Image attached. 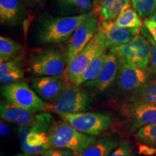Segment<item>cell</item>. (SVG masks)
Instances as JSON below:
<instances>
[{"label":"cell","instance_id":"cell-1","mask_svg":"<svg viewBox=\"0 0 156 156\" xmlns=\"http://www.w3.org/2000/svg\"><path fill=\"white\" fill-rule=\"evenodd\" d=\"M48 137L51 148L69 150L75 156L80 155L96 140L79 132L64 120L53 122L48 131Z\"/></svg>","mask_w":156,"mask_h":156},{"label":"cell","instance_id":"cell-2","mask_svg":"<svg viewBox=\"0 0 156 156\" xmlns=\"http://www.w3.org/2000/svg\"><path fill=\"white\" fill-rule=\"evenodd\" d=\"M53 122L49 113L44 112L37 114L33 125L19 128V141L23 153L38 155L51 148L48 131Z\"/></svg>","mask_w":156,"mask_h":156},{"label":"cell","instance_id":"cell-3","mask_svg":"<svg viewBox=\"0 0 156 156\" xmlns=\"http://www.w3.org/2000/svg\"><path fill=\"white\" fill-rule=\"evenodd\" d=\"M93 12L73 16L46 18L42 23L39 38L46 44H59L69 40L78 27L93 16Z\"/></svg>","mask_w":156,"mask_h":156},{"label":"cell","instance_id":"cell-4","mask_svg":"<svg viewBox=\"0 0 156 156\" xmlns=\"http://www.w3.org/2000/svg\"><path fill=\"white\" fill-rule=\"evenodd\" d=\"M104 30L100 25L98 30L87 46L66 68L64 77L66 81L75 84L95 58L106 51Z\"/></svg>","mask_w":156,"mask_h":156},{"label":"cell","instance_id":"cell-5","mask_svg":"<svg viewBox=\"0 0 156 156\" xmlns=\"http://www.w3.org/2000/svg\"><path fill=\"white\" fill-rule=\"evenodd\" d=\"M1 92L7 102L34 114L48 111V104L23 82L5 85L2 87Z\"/></svg>","mask_w":156,"mask_h":156},{"label":"cell","instance_id":"cell-6","mask_svg":"<svg viewBox=\"0 0 156 156\" xmlns=\"http://www.w3.org/2000/svg\"><path fill=\"white\" fill-rule=\"evenodd\" d=\"M92 106V101L86 92L79 86L67 82L61 95L51 104H48V110L57 114H75L86 112Z\"/></svg>","mask_w":156,"mask_h":156},{"label":"cell","instance_id":"cell-7","mask_svg":"<svg viewBox=\"0 0 156 156\" xmlns=\"http://www.w3.org/2000/svg\"><path fill=\"white\" fill-rule=\"evenodd\" d=\"M108 51L114 54L122 61L147 69L152 53V44L149 39L139 34L131 41L109 48Z\"/></svg>","mask_w":156,"mask_h":156},{"label":"cell","instance_id":"cell-8","mask_svg":"<svg viewBox=\"0 0 156 156\" xmlns=\"http://www.w3.org/2000/svg\"><path fill=\"white\" fill-rule=\"evenodd\" d=\"M29 66L32 73L39 77L64 75L67 67L65 56L53 48L34 52L29 58Z\"/></svg>","mask_w":156,"mask_h":156},{"label":"cell","instance_id":"cell-9","mask_svg":"<svg viewBox=\"0 0 156 156\" xmlns=\"http://www.w3.org/2000/svg\"><path fill=\"white\" fill-rule=\"evenodd\" d=\"M58 114L62 119L79 132L93 136L106 131L112 124L111 116L103 113L83 112Z\"/></svg>","mask_w":156,"mask_h":156},{"label":"cell","instance_id":"cell-10","mask_svg":"<svg viewBox=\"0 0 156 156\" xmlns=\"http://www.w3.org/2000/svg\"><path fill=\"white\" fill-rule=\"evenodd\" d=\"M99 27V20L95 14L87 19L78 27L71 38L68 40L65 53L67 66L90 42L98 30Z\"/></svg>","mask_w":156,"mask_h":156},{"label":"cell","instance_id":"cell-11","mask_svg":"<svg viewBox=\"0 0 156 156\" xmlns=\"http://www.w3.org/2000/svg\"><path fill=\"white\" fill-rule=\"evenodd\" d=\"M119 62V67L116 80L117 87L120 92L129 98L145 85L151 76L147 69H141L120 59Z\"/></svg>","mask_w":156,"mask_h":156},{"label":"cell","instance_id":"cell-12","mask_svg":"<svg viewBox=\"0 0 156 156\" xmlns=\"http://www.w3.org/2000/svg\"><path fill=\"white\" fill-rule=\"evenodd\" d=\"M122 112L131 124L133 131L156 123V106L126 102L123 104Z\"/></svg>","mask_w":156,"mask_h":156},{"label":"cell","instance_id":"cell-13","mask_svg":"<svg viewBox=\"0 0 156 156\" xmlns=\"http://www.w3.org/2000/svg\"><path fill=\"white\" fill-rule=\"evenodd\" d=\"M67 85L65 78L62 76H41L31 80V86L44 100L53 103L61 95Z\"/></svg>","mask_w":156,"mask_h":156},{"label":"cell","instance_id":"cell-14","mask_svg":"<svg viewBox=\"0 0 156 156\" xmlns=\"http://www.w3.org/2000/svg\"><path fill=\"white\" fill-rule=\"evenodd\" d=\"M108 59L99 75L92 81L85 83L87 87H91L100 92H103L108 89L116 80L118 75L119 62L114 54L108 51Z\"/></svg>","mask_w":156,"mask_h":156},{"label":"cell","instance_id":"cell-15","mask_svg":"<svg viewBox=\"0 0 156 156\" xmlns=\"http://www.w3.org/2000/svg\"><path fill=\"white\" fill-rule=\"evenodd\" d=\"M105 33L106 46L111 48L131 41L141 28H124L116 26L114 22H103L101 25Z\"/></svg>","mask_w":156,"mask_h":156},{"label":"cell","instance_id":"cell-16","mask_svg":"<svg viewBox=\"0 0 156 156\" xmlns=\"http://www.w3.org/2000/svg\"><path fill=\"white\" fill-rule=\"evenodd\" d=\"M0 114L3 119L17 124L20 127L33 125L37 119L36 114L2 101H1L0 104Z\"/></svg>","mask_w":156,"mask_h":156},{"label":"cell","instance_id":"cell-17","mask_svg":"<svg viewBox=\"0 0 156 156\" xmlns=\"http://www.w3.org/2000/svg\"><path fill=\"white\" fill-rule=\"evenodd\" d=\"M131 0H102L97 9L102 22H114L122 12L130 8Z\"/></svg>","mask_w":156,"mask_h":156},{"label":"cell","instance_id":"cell-18","mask_svg":"<svg viewBox=\"0 0 156 156\" xmlns=\"http://www.w3.org/2000/svg\"><path fill=\"white\" fill-rule=\"evenodd\" d=\"M119 145V139L115 136H104L95 140L93 145L80 156H109Z\"/></svg>","mask_w":156,"mask_h":156},{"label":"cell","instance_id":"cell-19","mask_svg":"<svg viewBox=\"0 0 156 156\" xmlns=\"http://www.w3.org/2000/svg\"><path fill=\"white\" fill-rule=\"evenodd\" d=\"M21 56L0 64V81L4 85L20 82L24 77L21 68Z\"/></svg>","mask_w":156,"mask_h":156},{"label":"cell","instance_id":"cell-20","mask_svg":"<svg viewBox=\"0 0 156 156\" xmlns=\"http://www.w3.org/2000/svg\"><path fill=\"white\" fill-rule=\"evenodd\" d=\"M23 13L19 0H0V20L2 24H17L22 19Z\"/></svg>","mask_w":156,"mask_h":156},{"label":"cell","instance_id":"cell-21","mask_svg":"<svg viewBox=\"0 0 156 156\" xmlns=\"http://www.w3.org/2000/svg\"><path fill=\"white\" fill-rule=\"evenodd\" d=\"M126 102L156 106V77L148 80L139 90L128 98Z\"/></svg>","mask_w":156,"mask_h":156},{"label":"cell","instance_id":"cell-22","mask_svg":"<svg viewBox=\"0 0 156 156\" xmlns=\"http://www.w3.org/2000/svg\"><path fill=\"white\" fill-rule=\"evenodd\" d=\"M108 53L105 51L100 56L95 58L88 66V67L87 68V69L84 72V73L80 77L78 78L74 85L80 86L83 84L95 80L102 71L103 68L108 59Z\"/></svg>","mask_w":156,"mask_h":156},{"label":"cell","instance_id":"cell-23","mask_svg":"<svg viewBox=\"0 0 156 156\" xmlns=\"http://www.w3.org/2000/svg\"><path fill=\"white\" fill-rule=\"evenodd\" d=\"M23 49L22 45L5 36L0 37V62L11 61L17 58Z\"/></svg>","mask_w":156,"mask_h":156},{"label":"cell","instance_id":"cell-24","mask_svg":"<svg viewBox=\"0 0 156 156\" xmlns=\"http://www.w3.org/2000/svg\"><path fill=\"white\" fill-rule=\"evenodd\" d=\"M114 23L116 26L124 28H141L143 24L138 13L132 8L122 12Z\"/></svg>","mask_w":156,"mask_h":156},{"label":"cell","instance_id":"cell-25","mask_svg":"<svg viewBox=\"0 0 156 156\" xmlns=\"http://www.w3.org/2000/svg\"><path fill=\"white\" fill-rule=\"evenodd\" d=\"M131 6L142 19H147L156 9V0H131Z\"/></svg>","mask_w":156,"mask_h":156},{"label":"cell","instance_id":"cell-26","mask_svg":"<svg viewBox=\"0 0 156 156\" xmlns=\"http://www.w3.org/2000/svg\"><path fill=\"white\" fill-rule=\"evenodd\" d=\"M58 5L67 10L78 12L80 14L89 12L91 0H56Z\"/></svg>","mask_w":156,"mask_h":156},{"label":"cell","instance_id":"cell-27","mask_svg":"<svg viewBox=\"0 0 156 156\" xmlns=\"http://www.w3.org/2000/svg\"><path fill=\"white\" fill-rule=\"evenodd\" d=\"M136 139L146 145L156 147V123L140 128L136 133Z\"/></svg>","mask_w":156,"mask_h":156},{"label":"cell","instance_id":"cell-28","mask_svg":"<svg viewBox=\"0 0 156 156\" xmlns=\"http://www.w3.org/2000/svg\"><path fill=\"white\" fill-rule=\"evenodd\" d=\"M141 33L143 36H145L146 38L149 39L152 44V53L147 70L151 77V76L156 77V42L154 41V40L152 38L151 36L145 27L141 28Z\"/></svg>","mask_w":156,"mask_h":156},{"label":"cell","instance_id":"cell-29","mask_svg":"<svg viewBox=\"0 0 156 156\" xmlns=\"http://www.w3.org/2000/svg\"><path fill=\"white\" fill-rule=\"evenodd\" d=\"M109 156H134L131 144L124 142L120 144Z\"/></svg>","mask_w":156,"mask_h":156},{"label":"cell","instance_id":"cell-30","mask_svg":"<svg viewBox=\"0 0 156 156\" xmlns=\"http://www.w3.org/2000/svg\"><path fill=\"white\" fill-rule=\"evenodd\" d=\"M42 156H75L73 151L61 148H49L41 153Z\"/></svg>","mask_w":156,"mask_h":156},{"label":"cell","instance_id":"cell-31","mask_svg":"<svg viewBox=\"0 0 156 156\" xmlns=\"http://www.w3.org/2000/svg\"><path fill=\"white\" fill-rule=\"evenodd\" d=\"M144 27L147 29L150 35H151L152 38L153 39L154 41L156 42V22L155 21L151 20L150 19L144 20L143 22Z\"/></svg>","mask_w":156,"mask_h":156},{"label":"cell","instance_id":"cell-32","mask_svg":"<svg viewBox=\"0 0 156 156\" xmlns=\"http://www.w3.org/2000/svg\"><path fill=\"white\" fill-rule=\"evenodd\" d=\"M139 152L140 153L144 154V155H153V154H156V149L149 147L148 145H141L139 147Z\"/></svg>","mask_w":156,"mask_h":156},{"label":"cell","instance_id":"cell-33","mask_svg":"<svg viewBox=\"0 0 156 156\" xmlns=\"http://www.w3.org/2000/svg\"><path fill=\"white\" fill-rule=\"evenodd\" d=\"M1 136H7L11 133V129L8 125L5 124V122H1Z\"/></svg>","mask_w":156,"mask_h":156},{"label":"cell","instance_id":"cell-34","mask_svg":"<svg viewBox=\"0 0 156 156\" xmlns=\"http://www.w3.org/2000/svg\"><path fill=\"white\" fill-rule=\"evenodd\" d=\"M25 3L28 4L29 5H41L46 0H23Z\"/></svg>","mask_w":156,"mask_h":156},{"label":"cell","instance_id":"cell-35","mask_svg":"<svg viewBox=\"0 0 156 156\" xmlns=\"http://www.w3.org/2000/svg\"><path fill=\"white\" fill-rule=\"evenodd\" d=\"M13 156H42L41 154H38V155H34V154H28L25 153H17L16 155Z\"/></svg>","mask_w":156,"mask_h":156},{"label":"cell","instance_id":"cell-36","mask_svg":"<svg viewBox=\"0 0 156 156\" xmlns=\"http://www.w3.org/2000/svg\"><path fill=\"white\" fill-rule=\"evenodd\" d=\"M148 19L151 20L155 21V22H156V9H155V11L153 13V14H152L151 16L149 18H148Z\"/></svg>","mask_w":156,"mask_h":156},{"label":"cell","instance_id":"cell-37","mask_svg":"<svg viewBox=\"0 0 156 156\" xmlns=\"http://www.w3.org/2000/svg\"><path fill=\"white\" fill-rule=\"evenodd\" d=\"M93 2H94V3H97V0H93Z\"/></svg>","mask_w":156,"mask_h":156},{"label":"cell","instance_id":"cell-38","mask_svg":"<svg viewBox=\"0 0 156 156\" xmlns=\"http://www.w3.org/2000/svg\"><path fill=\"white\" fill-rule=\"evenodd\" d=\"M101 1H102V0H97V2H101Z\"/></svg>","mask_w":156,"mask_h":156}]
</instances>
